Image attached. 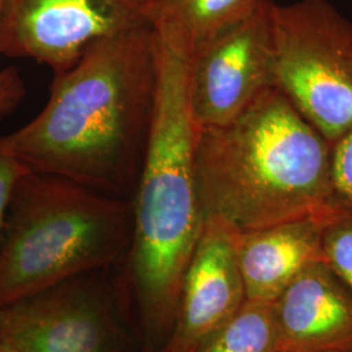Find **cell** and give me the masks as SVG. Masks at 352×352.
I'll return each mask as SVG.
<instances>
[{"label": "cell", "instance_id": "obj_1", "mask_svg": "<svg viewBox=\"0 0 352 352\" xmlns=\"http://www.w3.org/2000/svg\"><path fill=\"white\" fill-rule=\"evenodd\" d=\"M158 39L140 25L94 43L54 76L42 111L6 144L28 168L133 199L154 120Z\"/></svg>", "mask_w": 352, "mask_h": 352}, {"label": "cell", "instance_id": "obj_2", "mask_svg": "<svg viewBox=\"0 0 352 352\" xmlns=\"http://www.w3.org/2000/svg\"><path fill=\"white\" fill-rule=\"evenodd\" d=\"M155 36V111L132 199L133 234L126 254L148 351L164 347L173 334L182 282L205 219L196 180L199 128L188 102L189 52L176 41Z\"/></svg>", "mask_w": 352, "mask_h": 352}, {"label": "cell", "instance_id": "obj_3", "mask_svg": "<svg viewBox=\"0 0 352 352\" xmlns=\"http://www.w3.org/2000/svg\"><path fill=\"white\" fill-rule=\"evenodd\" d=\"M204 217L254 230L311 217L333 202L331 144L277 88L226 124L199 129Z\"/></svg>", "mask_w": 352, "mask_h": 352}, {"label": "cell", "instance_id": "obj_4", "mask_svg": "<svg viewBox=\"0 0 352 352\" xmlns=\"http://www.w3.org/2000/svg\"><path fill=\"white\" fill-rule=\"evenodd\" d=\"M133 201L26 168L0 235V308L126 256Z\"/></svg>", "mask_w": 352, "mask_h": 352}, {"label": "cell", "instance_id": "obj_5", "mask_svg": "<svg viewBox=\"0 0 352 352\" xmlns=\"http://www.w3.org/2000/svg\"><path fill=\"white\" fill-rule=\"evenodd\" d=\"M276 88L334 144L352 126V23L329 0L273 6Z\"/></svg>", "mask_w": 352, "mask_h": 352}, {"label": "cell", "instance_id": "obj_6", "mask_svg": "<svg viewBox=\"0 0 352 352\" xmlns=\"http://www.w3.org/2000/svg\"><path fill=\"white\" fill-rule=\"evenodd\" d=\"M98 272L0 308V343L14 352H128V337Z\"/></svg>", "mask_w": 352, "mask_h": 352}, {"label": "cell", "instance_id": "obj_7", "mask_svg": "<svg viewBox=\"0 0 352 352\" xmlns=\"http://www.w3.org/2000/svg\"><path fill=\"white\" fill-rule=\"evenodd\" d=\"M273 6V0H260L189 56V107L199 129L226 124L276 88Z\"/></svg>", "mask_w": 352, "mask_h": 352}, {"label": "cell", "instance_id": "obj_8", "mask_svg": "<svg viewBox=\"0 0 352 352\" xmlns=\"http://www.w3.org/2000/svg\"><path fill=\"white\" fill-rule=\"evenodd\" d=\"M149 0H3L0 55L72 68L104 38L148 24Z\"/></svg>", "mask_w": 352, "mask_h": 352}, {"label": "cell", "instance_id": "obj_9", "mask_svg": "<svg viewBox=\"0 0 352 352\" xmlns=\"http://www.w3.org/2000/svg\"><path fill=\"white\" fill-rule=\"evenodd\" d=\"M238 231L218 217L204 219L182 282L175 327L164 346L177 352L196 351L247 300L236 257Z\"/></svg>", "mask_w": 352, "mask_h": 352}, {"label": "cell", "instance_id": "obj_10", "mask_svg": "<svg viewBox=\"0 0 352 352\" xmlns=\"http://www.w3.org/2000/svg\"><path fill=\"white\" fill-rule=\"evenodd\" d=\"M279 352L352 350V291L322 261L274 300Z\"/></svg>", "mask_w": 352, "mask_h": 352}, {"label": "cell", "instance_id": "obj_11", "mask_svg": "<svg viewBox=\"0 0 352 352\" xmlns=\"http://www.w3.org/2000/svg\"><path fill=\"white\" fill-rule=\"evenodd\" d=\"M236 257L247 300L274 302L307 267L322 261L318 213L239 230Z\"/></svg>", "mask_w": 352, "mask_h": 352}, {"label": "cell", "instance_id": "obj_12", "mask_svg": "<svg viewBox=\"0 0 352 352\" xmlns=\"http://www.w3.org/2000/svg\"><path fill=\"white\" fill-rule=\"evenodd\" d=\"M260 0H149L148 24L184 46L189 56L215 36L236 24Z\"/></svg>", "mask_w": 352, "mask_h": 352}, {"label": "cell", "instance_id": "obj_13", "mask_svg": "<svg viewBox=\"0 0 352 352\" xmlns=\"http://www.w3.org/2000/svg\"><path fill=\"white\" fill-rule=\"evenodd\" d=\"M195 352H279L274 302L245 300Z\"/></svg>", "mask_w": 352, "mask_h": 352}, {"label": "cell", "instance_id": "obj_14", "mask_svg": "<svg viewBox=\"0 0 352 352\" xmlns=\"http://www.w3.org/2000/svg\"><path fill=\"white\" fill-rule=\"evenodd\" d=\"M318 221L322 263L352 291V206L330 202Z\"/></svg>", "mask_w": 352, "mask_h": 352}, {"label": "cell", "instance_id": "obj_15", "mask_svg": "<svg viewBox=\"0 0 352 352\" xmlns=\"http://www.w3.org/2000/svg\"><path fill=\"white\" fill-rule=\"evenodd\" d=\"M333 201L352 206V126L331 144Z\"/></svg>", "mask_w": 352, "mask_h": 352}, {"label": "cell", "instance_id": "obj_16", "mask_svg": "<svg viewBox=\"0 0 352 352\" xmlns=\"http://www.w3.org/2000/svg\"><path fill=\"white\" fill-rule=\"evenodd\" d=\"M26 168L25 164L8 149L4 135H0V235L14 184Z\"/></svg>", "mask_w": 352, "mask_h": 352}, {"label": "cell", "instance_id": "obj_17", "mask_svg": "<svg viewBox=\"0 0 352 352\" xmlns=\"http://www.w3.org/2000/svg\"><path fill=\"white\" fill-rule=\"evenodd\" d=\"M25 94V84L17 69L0 67V120L17 109Z\"/></svg>", "mask_w": 352, "mask_h": 352}, {"label": "cell", "instance_id": "obj_18", "mask_svg": "<svg viewBox=\"0 0 352 352\" xmlns=\"http://www.w3.org/2000/svg\"><path fill=\"white\" fill-rule=\"evenodd\" d=\"M149 352H177L174 351V350H171L170 347H167V346H164V347H161V349H158V350H154V351H149ZM190 352H195V351H190Z\"/></svg>", "mask_w": 352, "mask_h": 352}, {"label": "cell", "instance_id": "obj_19", "mask_svg": "<svg viewBox=\"0 0 352 352\" xmlns=\"http://www.w3.org/2000/svg\"><path fill=\"white\" fill-rule=\"evenodd\" d=\"M0 352H14L13 350H11L10 347H7L6 344H3V343H0Z\"/></svg>", "mask_w": 352, "mask_h": 352}, {"label": "cell", "instance_id": "obj_20", "mask_svg": "<svg viewBox=\"0 0 352 352\" xmlns=\"http://www.w3.org/2000/svg\"><path fill=\"white\" fill-rule=\"evenodd\" d=\"M1 3H3V0H0V8H1Z\"/></svg>", "mask_w": 352, "mask_h": 352}, {"label": "cell", "instance_id": "obj_21", "mask_svg": "<svg viewBox=\"0 0 352 352\" xmlns=\"http://www.w3.org/2000/svg\"><path fill=\"white\" fill-rule=\"evenodd\" d=\"M344 352H352V350H350V351H344Z\"/></svg>", "mask_w": 352, "mask_h": 352}]
</instances>
